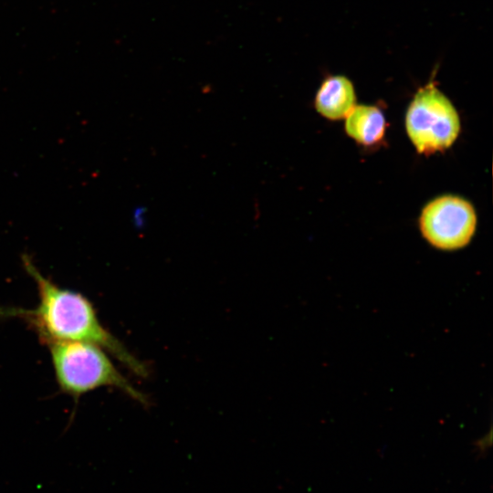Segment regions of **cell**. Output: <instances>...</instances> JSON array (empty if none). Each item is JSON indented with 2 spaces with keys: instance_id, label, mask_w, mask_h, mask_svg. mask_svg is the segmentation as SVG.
<instances>
[{
  "instance_id": "obj_4",
  "label": "cell",
  "mask_w": 493,
  "mask_h": 493,
  "mask_svg": "<svg viewBox=\"0 0 493 493\" xmlns=\"http://www.w3.org/2000/svg\"><path fill=\"white\" fill-rule=\"evenodd\" d=\"M477 226L472 205L458 196L445 195L434 199L423 209L420 229L434 246L454 250L467 246Z\"/></svg>"
},
{
  "instance_id": "obj_6",
  "label": "cell",
  "mask_w": 493,
  "mask_h": 493,
  "mask_svg": "<svg viewBox=\"0 0 493 493\" xmlns=\"http://www.w3.org/2000/svg\"><path fill=\"white\" fill-rule=\"evenodd\" d=\"M345 118L347 134L361 144H374L384 135L385 120L377 107L354 106Z\"/></svg>"
},
{
  "instance_id": "obj_1",
  "label": "cell",
  "mask_w": 493,
  "mask_h": 493,
  "mask_svg": "<svg viewBox=\"0 0 493 493\" xmlns=\"http://www.w3.org/2000/svg\"><path fill=\"white\" fill-rule=\"evenodd\" d=\"M22 263L36 283L38 303L33 309L2 308L0 316L24 321L46 344L51 341L92 343L136 374H147L145 365L102 325L89 299L79 292L61 288L45 277L27 255L22 257Z\"/></svg>"
},
{
  "instance_id": "obj_5",
  "label": "cell",
  "mask_w": 493,
  "mask_h": 493,
  "mask_svg": "<svg viewBox=\"0 0 493 493\" xmlns=\"http://www.w3.org/2000/svg\"><path fill=\"white\" fill-rule=\"evenodd\" d=\"M355 91L351 81L344 76H330L320 85L315 108L330 120L345 118L355 106Z\"/></svg>"
},
{
  "instance_id": "obj_3",
  "label": "cell",
  "mask_w": 493,
  "mask_h": 493,
  "mask_svg": "<svg viewBox=\"0 0 493 493\" xmlns=\"http://www.w3.org/2000/svg\"><path fill=\"white\" fill-rule=\"evenodd\" d=\"M405 126L417 152L429 154L454 143L460 121L452 102L432 81L415 93L406 112Z\"/></svg>"
},
{
  "instance_id": "obj_2",
  "label": "cell",
  "mask_w": 493,
  "mask_h": 493,
  "mask_svg": "<svg viewBox=\"0 0 493 493\" xmlns=\"http://www.w3.org/2000/svg\"><path fill=\"white\" fill-rule=\"evenodd\" d=\"M59 389L78 398L101 387H113L140 403L146 397L123 376L101 347L81 341L47 343Z\"/></svg>"
}]
</instances>
